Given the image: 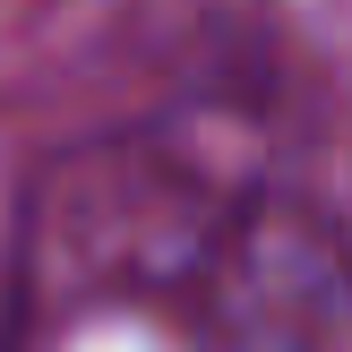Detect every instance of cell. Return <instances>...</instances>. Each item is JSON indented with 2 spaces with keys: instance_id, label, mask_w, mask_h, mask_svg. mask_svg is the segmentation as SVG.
Returning a JSON list of instances; mask_svg holds the SVG:
<instances>
[{
  "instance_id": "cell-1",
  "label": "cell",
  "mask_w": 352,
  "mask_h": 352,
  "mask_svg": "<svg viewBox=\"0 0 352 352\" xmlns=\"http://www.w3.org/2000/svg\"><path fill=\"white\" fill-rule=\"evenodd\" d=\"M232 352H352V284L318 250H258L232 292Z\"/></svg>"
}]
</instances>
